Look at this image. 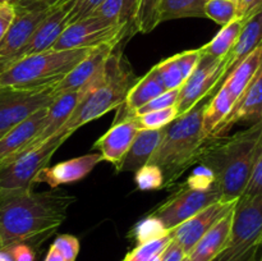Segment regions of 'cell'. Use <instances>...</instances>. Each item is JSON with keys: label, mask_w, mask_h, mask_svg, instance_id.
Returning <instances> with one entry per match:
<instances>
[{"label": "cell", "mask_w": 262, "mask_h": 261, "mask_svg": "<svg viewBox=\"0 0 262 261\" xmlns=\"http://www.w3.org/2000/svg\"><path fill=\"white\" fill-rule=\"evenodd\" d=\"M76 197L61 189H33L0 199V247L50 235L68 216Z\"/></svg>", "instance_id": "6da1fadb"}, {"label": "cell", "mask_w": 262, "mask_h": 261, "mask_svg": "<svg viewBox=\"0 0 262 261\" xmlns=\"http://www.w3.org/2000/svg\"><path fill=\"white\" fill-rule=\"evenodd\" d=\"M262 148V122L233 136L210 137L197 155L196 163L212 173L222 201L242 196Z\"/></svg>", "instance_id": "7a4b0ae2"}, {"label": "cell", "mask_w": 262, "mask_h": 261, "mask_svg": "<svg viewBox=\"0 0 262 261\" xmlns=\"http://www.w3.org/2000/svg\"><path fill=\"white\" fill-rule=\"evenodd\" d=\"M209 100L210 97L202 99L164 127L163 137L148 164L161 169L165 188H170L187 169L196 164L202 146L210 140L202 129V118Z\"/></svg>", "instance_id": "3957f363"}, {"label": "cell", "mask_w": 262, "mask_h": 261, "mask_svg": "<svg viewBox=\"0 0 262 261\" xmlns=\"http://www.w3.org/2000/svg\"><path fill=\"white\" fill-rule=\"evenodd\" d=\"M137 82L118 46L105 61L100 73L90 82V89L58 133H73L82 125L117 109Z\"/></svg>", "instance_id": "277c9868"}, {"label": "cell", "mask_w": 262, "mask_h": 261, "mask_svg": "<svg viewBox=\"0 0 262 261\" xmlns=\"http://www.w3.org/2000/svg\"><path fill=\"white\" fill-rule=\"evenodd\" d=\"M94 48L46 50L0 69V87H40L60 82Z\"/></svg>", "instance_id": "5b68a950"}, {"label": "cell", "mask_w": 262, "mask_h": 261, "mask_svg": "<svg viewBox=\"0 0 262 261\" xmlns=\"http://www.w3.org/2000/svg\"><path fill=\"white\" fill-rule=\"evenodd\" d=\"M262 245V196L237 201L229 237L212 261H257Z\"/></svg>", "instance_id": "8992f818"}, {"label": "cell", "mask_w": 262, "mask_h": 261, "mask_svg": "<svg viewBox=\"0 0 262 261\" xmlns=\"http://www.w3.org/2000/svg\"><path fill=\"white\" fill-rule=\"evenodd\" d=\"M68 137L71 133H56L33 150L0 161V199L33 189L38 171L49 165L55 151Z\"/></svg>", "instance_id": "52a82bcc"}, {"label": "cell", "mask_w": 262, "mask_h": 261, "mask_svg": "<svg viewBox=\"0 0 262 261\" xmlns=\"http://www.w3.org/2000/svg\"><path fill=\"white\" fill-rule=\"evenodd\" d=\"M216 201H222V194L216 183L201 184L188 179L181 191L176 192L170 199L166 200L160 206L155 207L148 215L156 217L165 230L170 232Z\"/></svg>", "instance_id": "ba28073f"}, {"label": "cell", "mask_w": 262, "mask_h": 261, "mask_svg": "<svg viewBox=\"0 0 262 261\" xmlns=\"http://www.w3.org/2000/svg\"><path fill=\"white\" fill-rule=\"evenodd\" d=\"M64 2L66 0H18L13 4L14 19L0 41V68L28 42L38 26Z\"/></svg>", "instance_id": "9c48e42d"}, {"label": "cell", "mask_w": 262, "mask_h": 261, "mask_svg": "<svg viewBox=\"0 0 262 261\" xmlns=\"http://www.w3.org/2000/svg\"><path fill=\"white\" fill-rule=\"evenodd\" d=\"M55 84L40 87H0V138L58 97Z\"/></svg>", "instance_id": "30bf717a"}, {"label": "cell", "mask_w": 262, "mask_h": 261, "mask_svg": "<svg viewBox=\"0 0 262 261\" xmlns=\"http://www.w3.org/2000/svg\"><path fill=\"white\" fill-rule=\"evenodd\" d=\"M127 37H129L127 27L122 23H110L101 18L89 15L83 19L67 26L51 49L69 50V49L95 48L113 41L122 42Z\"/></svg>", "instance_id": "8fae6325"}, {"label": "cell", "mask_w": 262, "mask_h": 261, "mask_svg": "<svg viewBox=\"0 0 262 261\" xmlns=\"http://www.w3.org/2000/svg\"><path fill=\"white\" fill-rule=\"evenodd\" d=\"M223 71V59H215L201 53V58L196 68L179 89L177 102L178 114L181 115L188 112L205 97H211L222 83Z\"/></svg>", "instance_id": "7c38bea8"}, {"label": "cell", "mask_w": 262, "mask_h": 261, "mask_svg": "<svg viewBox=\"0 0 262 261\" xmlns=\"http://www.w3.org/2000/svg\"><path fill=\"white\" fill-rule=\"evenodd\" d=\"M238 201V200H237ZM237 201H216L202 209L169 232L171 240L181 246L187 256L196 243L228 212L234 210Z\"/></svg>", "instance_id": "4fadbf2b"}, {"label": "cell", "mask_w": 262, "mask_h": 261, "mask_svg": "<svg viewBox=\"0 0 262 261\" xmlns=\"http://www.w3.org/2000/svg\"><path fill=\"white\" fill-rule=\"evenodd\" d=\"M89 89L90 83L86 84L84 87H82L81 90H77V91L64 92V94L59 95V96L54 100L53 104L49 106L48 114H46L45 118V123H43L40 132H38L37 135L33 137V140L31 141L28 145H26L22 150L15 153L14 155L9 156V158L4 159V160H9V159L15 158V156L28 153V151L33 150V148H36L37 146H40L41 143L45 142L46 140H49V138H51L53 136H55L56 133H58V130L63 127L64 123L68 120V118L71 117L72 113H73L74 109L77 107V105H78L79 102H81V100L83 99V96L87 94Z\"/></svg>", "instance_id": "5bb4252c"}, {"label": "cell", "mask_w": 262, "mask_h": 261, "mask_svg": "<svg viewBox=\"0 0 262 261\" xmlns=\"http://www.w3.org/2000/svg\"><path fill=\"white\" fill-rule=\"evenodd\" d=\"M74 4V0H66L61 3L42 23L37 27V30L33 32L28 42L10 59L9 61L4 64L12 63V61L22 59L25 56L33 55V54L42 53V51L50 50L54 44L59 38V36L63 33L68 26V13L71 12L72 7ZM3 66V67H4ZM2 67V68H3ZM0 68V69H2Z\"/></svg>", "instance_id": "9a60e30c"}, {"label": "cell", "mask_w": 262, "mask_h": 261, "mask_svg": "<svg viewBox=\"0 0 262 261\" xmlns=\"http://www.w3.org/2000/svg\"><path fill=\"white\" fill-rule=\"evenodd\" d=\"M258 122H262V67L247 90L232 107L228 117L212 132L211 137L227 136V133L239 123L255 124Z\"/></svg>", "instance_id": "2e32d148"}, {"label": "cell", "mask_w": 262, "mask_h": 261, "mask_svg": "<svg viewBox=\"0 0 262 261\" xmlns=\"http://www.w3.org/2000/svg\"><path fill=\"white\" fill-rule=\"evenodd\" d=\"M102 161V156L100 153L87 154V155L78 156L71 160L61 161L53 166H46L41 169L33 181V186L40 183H46L51 188H58L61 184L74 183L81 181L84 177L89 176L95 166Z\"/></svg>", "instance_id": "e0dca14e"}, {"label": "cell", "mask_w": 262, "mask_h": 261, "mask_svg": "<svg viewBox=\"0 0 262 261\" xmlns=\"http://www.w3.org/2000/svg\"><path fill=\"white\" fill-rule=\"evenodd\" d=\"M119 44V41H113L95 46L83 60L79 61L60 82L55 84L58 95L77 91L89 84L100 73L106 59Z\"/></svg>", "instance_id": "ac0fdd59"}, {"label": "cell", "mask_w": 262, "mask_h": 261, "mask_svg": "<svg viewBox=\"0 0 262 261\" xmlns=\"http://www.w3.org/2000/svg\"><path fill=\"white\" fill-rule=\"evenodd\" d=\"M138 132L140 127L133 117L115 120L109 130L95 142L94 148L100 151L102 160L112 163L117 169Z\"/></svg>", "instance_id": "d6986e66"}, {"label": "cell", "mask_w": 262, "mask_h": 261, "mask_svg": "<svg viewBox=\"0 0 262 261\" xmlns=\"http://www.w3.org/2000/svg\"><path fill=\"white\" fill-rule=\"evenodd\" d=\"M262 44V12L257 13L250 19L246 20L242 31L238 36L237 41L230 49L228 55L223 59L224 71H223V81L225 77L241 63L245 58H247L253 50ZM222 81V82H223ZM222 84V83H220Z\"/></svg>", "instance_id": "ffe728a7"}, {"label": "cell", "mask_w": 262, "mask_h": 261, "mask_svg": "<svg viewBox=\"0 0 262 261\" xmlns=\"http://www.w3.org/2000/svg\"><path fill=\"white\" fill-rule=\"evenodd\" d=\"M48 109L49 107L38 110L37 113L13 127L9 132L0 138V161L14 155L33 140L45 123Z\"/></svg>", "instance_id": "44dd1931"}, {"label": "cell", "mask_w": 262, "mask_h": 261, "mask_svg": "<svg viewBox=\"0 0 262 261\" xmlns=\"http://www.w3.org/2000/svg\"><path fill=\"white\" fill-rule=\"evenodd\" d=\"M164 128L160 129H140L137 136L133 140L129 150L127 151L123 160L117 168L118 173L120 171H137L143 165L148 164L151 156L155 153L161 137H163Z\"/></svg>", "instance_id": "7402d4cb"}, {"label": "cell", "mask_w": 262, "mask_h": 261, "mask_svg": "<svg viewBox=\"0 0 262 261\" xmlns=\"http://www.w3.org/2000/svg\"><path fill=\"white\" fill-rule=\"evenodd\" d=\"M233 215H234V210L228 212L196 243V246L187 256L189 261H212L219 255L229 237Z\"/></svg>", "instance_id": "603a6c76"}, {"label": "cell", "mask_w": 262, "mask_h": 261, "mask_svg": "<svg viewBox=\"0 0 262 261\" xmlns=\"http://www.w3.org/2000/svg\"><path fill=\"white\" fill-rule=\"evenodd\" d=\"M164 91H166L165 87H164L163 81L160 79L155 67H154L146 76L137 79L132 89L128 91L127 97L122 104L125 105V114L120 119L132 117L140 107L158 97Z\"/></svg>", "instance_id": "cb8c5ba5"}, {"label": "cell", "mask_w": 262, "mask_h": 261, "mask_svg": "<svg viewBox=\"0 0 262 261\" xmlns=\"http://www.w3.org/2000/svg\"><path fill=\"white\" fill-rule=\"evenodd\" d=\"M234 101L229 96L227 90L220 86L217 91L210 97L207 106L204 112L202 118V129L207 137H211L212 132L222 124L223 120L228 117Z\"/></svg>", "instance_id": "d4e9b609"}, {"label": "cell", "mask_w": 262, "mask_h": 261, "mask_svg": "<svg viewBox=\"0 0 262 261\" xmlns=\"http://www.w3.org/2000/svg\"><path fill=\"white\" fill-rule=\"evenodd\" d=\"M243 25H245L243 20L235 18L230 23L223 26L222 30L217 32V35L211 41L200 48L201 53L212 56L215 59H224L237 41Z\"/></svg>", "instance_id": "484cf974"}, {"label": "cell", "mask_w": 262, "mask_h": 261, "mask_svg": "<svg viewBox=\"0 0 262 261\" xmlns=\"http://www.w3.org/2000/svg\"><path fill=\"white\" fill-rule=\"evenodd\" d=\"M207 0H161L160 23L181 18H206Z\"/></svg>", "instance_id": "4316f807"}, {"label": "cell", "mask_w": 262, "mask_h": 261, "mask_svg": "<svg viewBox=\"0 0 262 261\" xmlns=\"http://www.w3.org/2000/svg\"><path fill=\"white\" fill-rule=\"evenodd\" d=\"M161 0H141L136 17V31L150 33L160 25Z\"/></svg>", "instance_id": "83f0119b"}, {"label": "cell", "mask_w": 262, "mask_h": 261, "mask_svg": "<svg viewBox=\"0 0 262 261\" xmlns=\"http://www.w3.org/2000/svg\"><path fill=\"white\" fill-rule=\"evenodd\" d=\"M205 15L223 27L237 18V5L232 0H207Z\"/></svg>", "instance_id": "f1b7e54d"}, {"label": "cell", "mask_w": 262, "mask_h": 261, "mask_svg": "<svg viewBox=\"0 0 262 261\" xmlns=\"http://www.w3.org/2000/svg\"><path fill=\"white\" fill-rule=\"evenodd\" d=\"M155 69L160 79L163 81L165 90L181 89L182 84L186 81L176 55L170 56L168 59H164L163 61L156 64Z\"/></svg>", "instance_id": "f546056e"}, {"label": "cell", "mask_w": 262, "mask_h": 261, "mask_svg": "<svg viewBox=\"0 0 262 261\" xmlns=\"http://www.w3.org/2000/svg\"><path fill=\"white\" fill-rule=\"evenodd\" d=\"M178 115L177 106H171L168 109L146 113V114L133 115V118L137 122L140 129H160L173 122Z\"/></svg>", "instance_id": "4dcf8cb0"}, {"label": "cell", "mask_w": 262, "mask_h": 261, "mask_svg": "<svg viewBox=\"0 0 262 261\" xmlns=\"http://www.w3.org/2000/svg\"><path fill=\"white\" fill-rule=\"evenodd\" d=\"M168 233V230H165L163 224L156 217L147 215L142 222L136 225L135 230H133V237H135L137 245H142V243H147L150 241L164 237Z\"/></svg>", "instance_id": "1f68e13d"}, {"label": "cell", "mask_w": 262, "mask_h": 261, "mask_svg": "<svg viewBox=\"0 0 262 261\" xmlns=\"http://www.w3.org/2000/svg\"><path fill=\"white\" fill-rule=\"evenodd\" d=\"M136 186L141 191L159 189L164 186V174L159 166L154 164H146L136 171Z\"/></svg>", "instance_id": "d6a6232c"}, {"label": "cell", "mask_w": 262, "mask_h": 261, "mask_svg": "<svg viewBox=\"0 0 262 261\" xmlns=\"http://www.w3.org/2000/svg\"><path fill=\"white\" fill-rule=\"evenodd\" d=\"M262 196V148L258 154L256 163L253 165L252 173H251L250 181L243 191L242 196L238 201H250V200L257 199Z\"/></svg>", "instance_id": "836d02e7"}, {"label": "cell", "mask_w": 262, "mask_h": 261, "mask_svg": "<svg viewBox=\"0 0 262 261\" xmlns=\"http://www.w3.org/2000/svg\"><path fill=\"white\" fill-rule=\"evenodd\" d=\"M178 97H179V89L166 90V91H164L163 94L159 95L158 97H155V99L151 100L150 102H147V104L143 105L142 107H140V109H138L133 115H141L150 112H156V110H163V109H168V107H171V106H177Z\"/></svg>", "instance_id": "e575fe53"}, {"label": "cell", "mask_w": 262, "mask_h": 261, "mask_svg": "<svg viewBox=\"0 0 262 261\" xmlns=\"http://www.w3.org/2000/svg\"><path fill=\"white\" fill-rule=\"evenodd\" d=\"M124 0H104L90 15L101 18L110 23H120Z\"/></svg>", "instance_id": "d590c367"}, {"label": "cell", "mask_w": 262, "mask_h": 261, "mask_svg": "<svg viewBox=\"0 0 262 261\" xmlns=\"http://www.w3.org/2000/svg\"><path fill=\"white\" fill-rule=\"evenodd\" d=\"M53 247H55L66 261H76L79 252V241L74 235L61 234L54 241Z\"/></svg>", "instance_id": "8d00e7d4"}, {"label": "cell", "mask_w": 262, "mask_h": 261, "mask_svg": "<svg viewBox=\"0 0 262 261\" xmlns=\"http://www.w3.org/2000/svg\"><path fill=\"white\" fill-rule=\"evenodd\" d=\"M104 0H74L71 12L68 13V25L89 17Z\"/></svg>", "instance_id": "74e56055"}, {"label": "cell", "mask_w": 262, "mask_h": 261, "mask_svg": "<svg viewBox=\"0 0 262 261\" xmlns=\"http://www.w3.org/2000/svg\"><path fill=\"white\" fill-rule=\"evenodd\" d=\"M141 0H124L123 5L122 17H120V23L127 27L128 35H135L136 31V17H137L138 7H140Z\"/></svg>", "instance_id": "f35d334b"}, {"label": "cell", "mask_w": 262, "mask_h": 261, "mask_svg": "<svg viewBox=\"0 0 262 261\" xmlns=\"http://www.w3.org/2000/svg\"><path fill=\"white\" fill-rule=\"evenodd\" d=\"M235 5H237V18L243 22L262 12V0H237Z\"/></svg>", "instance_id": "ab89813d"}, {"label": "cell", "mask_w": 262, "mask_h": 261, "mask_svg": "<svg viewBox=\"0 0 262 261\" xmlns=\"http://www.w3.org/2000/svg\"><path fill=\"white\" fill-rule=\"evenodd\" d=\"M7 248L14 261H35V252L27 243H17Z\"/></svg>", "instance_id": "60d3db41"}, {"label": "cell", "mask_w": 262, "mask_h": 261, "mask_svg": "<svg viewBox=\"0 0 262 261\" xmlns=\"http://www.w3.org/2000/svg\"><path fill=\"white\" fill-rule=\"evenodd\" d=\"M15 10L13 4H0V41L4 38L8 28L14 19Z\"/></svg>", "instance_id": "b9f144b4"}, {"label": "cell", "mask_w": 262, "mask_h": 261, "mask_svg": "<svg viewBox=\"0 0 262 261\" xmlns=\"http://www.w3.org/2000/svg\"><path fill=\"white\" fill-rule=\"evenodd\" d=\"M186 257L187 255L184 253V251L182 250L181 246L171 240L170 243L168 245V247H166L165 250H164V252L161 253L160 261H183Z\"/></svg>", "instance_id": "7bdbcfd3"}, {"label": "cell", "mask_w": 262, "mask_h": 261, "mask_svg": "<svg viewBox=\"0 0 262 261\" xmlns=\"http://www.w3.org/2000/svg\"><path fill=\"white\" fill-rule=\"evenodd\" d=\"M45 261H66V260H64V257L61 256V253L59 252L55 247L50 246L48 255H46V257H45Z\"/></svg>", "instance_id": "ee69618b"}, {"label": "cell", "mask_w": 262, "mask_h": 261, "mask_svg": "<svg viewBox=\"0 0 262 261\" xmlns=\"http://www.w3.org/2000/svg\"><path fill=\"white\" fill-rule=\"evenodd\" d=\"M0 261H14L7 247H0Z\"/></svg>", "instance_id": "f6af8a7d"}, {"label": "cell", "mask_w": 262, "mask_h": 261, "mask_svg": "<svg viewBox=\"0 0 262 261\" xmlns=\"http://www.w3.org/2000/svg\"><path fill=\"white\" fill-rule=\"evenodd\" d=\"M18 0H0V4H14Z\"/></svg>", "instance_id": "bcb514c9"}, {"label": "cell", "mask_w": 262, "mask_h": 261, "mask_svg": "<svg viewBox=\"0 0 262 261\" xmlns=\"http://www.w3.org/2000/svg\"><path fill=\"white\" fill-rule=\"evenodd\" d=\"M261 248H262V245H261ZM257 261H262V253H261V256H260V258H258Z\"/></svg>", "instance_id": "7dc6e473"}, {"label": "cell", "mask_w": 262, "mask_h": 261, "mask_svg": "<svg viewBox=\"0 0 262 261\" xmlns=\"http://www.w3.org/2000/svg\"><path fill=\"white\" fill-rule=\"evenodd\" d=\"M183 261H189V260H188V257H186V258H184Z\"/></svg>", "instance_id": "c3c4849f"}, {"label": "cell", "mask_w": 262, "mask_h": 261, "mask_svg": "<svg viewBox=\"0 0 262 261\" xmlns=\"http://www.w3.org/2000/svg\"><path fill=\"white\" fill-rule=\"evenodd\" d=\"M232 2H237V0H232Z\"/></svg>", "instance_id": "681fc988"}, {"label": "cell", "mask_w": 262, "mask_h": 261, "mask_svg": "<svg viewBox=\"0 0 262 261\" xmlns=\"http://www.w3.org/2000/svg\"><path fill=\"white\" fill-rule=\"evenodd\" d=\"M37 2H42V0H37Z\"/></svg>", "instance_id": "f907efd6"}]
</instances>
